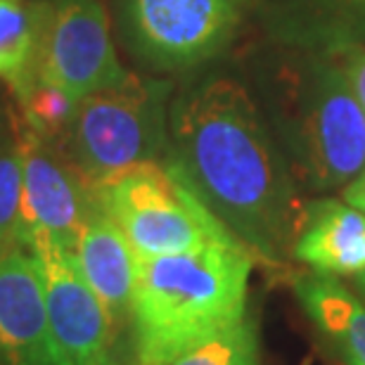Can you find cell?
<instances>
[{
    "instance_id": "1",
    "label": "cell",
    "mask_w": 365,
    "mask_h": 365,
    "mask_svg": "<svg viewBox=\"0 0 365 365\" xmlns=\"http://www.w3.org/2000/svg\"><path fill=\"white\" fill-rule=\"evenodd\" d=\"M164 159L257 261L294 252L309 204L242 83L214 76L182 93Z\"/></svg>"
},
{
    "instance_id": "2",
    "label": "cell",
    "mask_w": 365,
    "mask_h": 365,
    "mask_svg": "<svg viewBox=\"0 0 365 365\" xmlns=\"http://www.w3.org/2000/svg\"><path fill=\"white\" fill-rule=\"evenodd\" d=\"M254 261L237 240L138 257L128 313L138 365H171L245 320Z\"/></svg>"
},
{
    "instance_id": "3",
    "label": "cell",
    "mask_w": 365,
    "mask_h": 365,
    "mask_svg": "<svg viewBox=\"0 0 365 365\" xmlns=\"http://www.w3.org/2000/svg\"><path fill=\"white\" fill-rule=\"evenodd\" d=\"M275 100L294 178L311 190H334L359 176L365 112L330 53L282 67Z\"/></svg>"
},
{
    "instance_id": "4",
    "label": "cell",
    "mask_w": 365,
    "mask_h": 365,
    "mask_svg": "<svg viewBox=\"0 0 365 365\" xmlns=\"http://www.w3.org/2000/svg\"><path fill=\"white\" fill-rule=\"evenodd\" d=\"M169 83L135 74L112 88L78 100L60 150L93 187L169 150L166 126Z\"/></svg>"
},
{
    "instance_id": "5",
    "label": "cell",
    "mask_w": 365,
    "mask_h": 365,
    "mask_svg": "<svg viewBox=\"0 0 365 365\" xmlns=\"http://www.w3.org/2000/svg\"><path fill=\"white\" fill-rule=\"evenodd\" d=\"M93 192L138 257H166L235 240L166 159L130 166L93 185Z\"/></svg>"
},
{
    "instance_id": "6",
    "label": "cell",
    "mask_w": 365,
    "mask_h": 365,
    "mask_svg": "<svg viewBox=\"0 0 365 365\" xmlns=\"http://www.w3.org/2000/svg\"><path fill=\"white\" fill-rule=\"evenodd\" d=\"M36 78L46 81L71 100L112 88L130 71L114 50L109 17L102 0H53L36 3Z\"/></svg>"
},
{
    "instance_id": "7",
    "label": "cell",
    "mask_w": 365,
    "mask_h": 365,
    "mask_svg": "<svg viewBox=\"0 0 365 365\" xmlns=\"http://www.w3.org/2000/svg\"><path fill=\"white\" fill-rule=\"evenodd\" d=\"M21 155V247L55 245L74 252L95 192L57 145L29 128L17 133Z\"/></svg>"
},
{
    "instance_id": "8",
    "label": "cell",
    "mask_w": 365,
    "mask_h": 365,
    "mask_svg": "<svg viewBox=\"0 0 365 365\" xmlns=\"http://www.w3.org/2000/svg\"><path fill=\"white\" fill-rule=\"evenodd\" d=\"M29 252L41 273L50 330L69 365H119L116 323L83 280L74 252L55 245H38Z\"/></svg>"
},
{
    "instance_id": "9",
    "label": "cell",
    "mask_w": 365,
    "mask_h": 365,
    "mask_svg": "<svg viewBox=\"0 0 365 365\" xmlns=\"http://www.w3.org/2000/svg\"><path fill=\"white\" fill-rule=\"evenodd\" d=\"M242 0H128L138 48L159 67H195L232 38Z\"/></svg>"
},
{
    "instance_id": "10",
    "label": "cell",
    "mask_w": 365,
    "mask_h": 365,
    "mask_svg": "<svg viewBox=\"0 0 365 365\" xmlns=\"http://www.w3.org/2000/svg\"><path fill=\"white\" fill-rule=\"evenodd\" d=\"M0 365H69L46 311L31 252L0 257Z\"/></svg>"
},
{
    "instance_id": "11",
    "label": "cell",
    "mask_w": 365,
    "mask_h": 365,
    "mask_svg": "<svg viewBox=\"0 0 365 365\" xmlns=\"http://www.w3.org/2000/svg\"><path fill=\"white\" fill-rule=\"evenodd\" d=\"M74 259L83 280L105 304L114 323L121 325L128 320L138 277V254L119 225L102 211L98 200L78 230Z\"/></svg>"
},
{
    "instance_id": "12",
    "label": "cell",
    "mask_w": 365,
    "mask_h": 365,
    "mask_svg": "<svg viewBox=\"0 0 365 365\" xmlns=\"http://www.w3.org/2000/svg\"><path fill=\"white\" fill-rule=\"evenodd\" d=\"M294 257L320 275H359L365 271V214L339 200L309 204Z\"/></svg>"
},
{
    "instance_id": "13",
    "label": "cell",
    "mask_w": 365,
    "mask_h": 365,
    "mask_svg": "<svg viewBox=\"0 0 365 365\" xmlns=\"http://www.w3.org/2000/svg\"><path fill=\"white\" fill-rule=\"evenodd\" d=\"M294 292L306 316L337 341L349 365H365V306L332 275H302Z\"/></svg>"
},
{
    "instance_id": "14",
    "label": "cell",
    "mask_w": 365,
    "mask_h": 365,
    "mask_svg": "<svg viewBox=\"0 0 365 365\" xmlns=\"http://www.w3.org/2000/svg\"><path fill=\"white\" fill-rule=\"evenodd\" d=\"M36 41H38L36 3L0 0V78L17 95V100L36 81Z\"/></svg>"
},
{
    "instance_id": "15",
    "label": "cell",
    "mask_w": 365,
    "mask_h": 365,
    "mask_svg": "<svg viewBox=\"0 0 365 365\" xmlns=\"http://www.w3.org/2000/svg\"><path fill=\"white\" fill-rule=\"evenodd\" d=\"M76 105L78 102L71 100L67 93H62L60 88H55V86L46 81H38V78L19 98L21 114H24V128L34 130L38 138L57 145V148L67 135Z\"/></svg>"
},
{
    "instance_id": "16",
    "label": "cell",
    "mask_w": 365,
    "mask_h": 365,
    "mask_svg": "<svg viewBox=\"0 0 365 365\" xmlns=\"http://www.w3.org/2000/svg\"><path fill=\"white\" fill-rule=\"evenodd\" d=\"M21 247V155L17 138L0 140V257Z\"/></svg>"
},
{
    "instance_id": "17",
    "label": "cell",
    "mask_w": 365,
    "mask_h": 365,
    "mask_svg": "<svg viewBox=\"0 0 365 365\" xmlns=\"http://www.w3.org/2000/svg\"><path fill=\"white\" fill-rule=\"evenodd\" d=\"M171 365H259V339L252 320H240L230 330L197 346Z\"/></svg>"
},
{
    "instance_id": "18",
    "label": "cell",
    "mask_w": 365,
    "mask_h": 365,
    "mask_svg": "<svg viewBox=\"0 0 365 365\" xmlns=\"http://www.w3.org/2000/svg\"><path fill=\"white\" fill-rule=\"evenodd\" d=\"M320 12L325 14V34L330 43L349 41L354 29L365 26V0H318Z\"/></svg>"
},
{
    "instance_id": "19",
    "label": "cell",
    "mask_w": 365,
    "mask_h": 365,
    "mask_svg": "<svg viewBox=\"0 0 365 365\" xmlns=\"http://www.w3.org/2000/svg\"><path fill=\"white\" fill-rule=\"evenodd\" d=\"M325 53L337 62L341 74L346 76L349 86L356 95V100L361 102L365 112V43L361 41H337L330 43L325 48Z\"/></svg>"
},
{
    "instance_id": "20",
    "label": "cell",
    "mask_w": 365,
    "mask_h": 365,
    "mask_svg": "<svg viewBox=\"0 0 365 365\" xmlns=\"http://www.w3.org/2000/svg\"><path fill=\"white\" fill-rule=\"evenodd\" d=\"M344 200H346V204H351V207L359 209L361 214H365V173L356 178L354 182H349Z\"/></svg>"
},
{
    "instance_id": "21",
    "label": "cell",
    "mask_w": 365,
    "mask_h": 365,
    "mask_svg": "<svg viewBox=\"0 0 365 365\" xmlns=\"http://www.w3.org/2000/svg\"><path fill=\"white\" fill-rule=\"evenodd\" d=\"M356 280H359V287L365 292V271L363 273H359V275H356Z\"/></svg>"
}]
</instances>
